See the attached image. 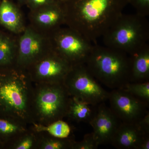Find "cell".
I'll use <instances>...</instances> for the list:
<instances>
[{"label": "cell", "mask_w": 149, "mask_h": 149, "mask_svg": "<svg viewBox=\"0 0 149 149\" xmlns=\"http://www.w3.org/2000/svg\"><path fill=\"white\" fill-rule=\"evenodd\" d=\"M127 0H62L65 24L95 43L123 13Z\"/></svg>", "instance_id": "1"}, {"label": "cell", "mask_w": 149, "mask_h": 149, "mask_svg": "<svg viewBox=\"0 0 149 149\" xmlns=\"http://www.w3.org/2000/svg\"><path fill=\"white\" fill-rule=\"evenodd\" d=\"M33 89L26 70L15 64L0 66V114L17 118L30 125Z\"/></svg>", "instance_id": "2"}, {"label": "cell", "mask_w": 149, "mask_h": 149, "mask_svg": "<svg viewBox=\"0 0 149 149\" xmlns=\"http://www.w3.org/2000/svg\"><path fill=\"white\" fill-rule=\"evenodd\" d=\"M85 64L98 82L113 90L130 83L129 56L122 51L95 44Z\"/></svg>", "instance_id": "3"}, {"label": "cell", "mask_w": 149, "mask_h": 149, "mask_svg": "<svg viewBox=\"0 0 149 149\" xmlns=\"http://www.w3.org/2000/svg\"><path fill=\"white\" fill-rule=\"evenodd\" d=\"M102 37L105 46L131 54L148 43L149 22L137 13H123Z\"/></svg>", "instance_id": "4"}, {"label": "cell", "mask_w": 149, "mask_h": 149, "mask_svg": "<svg viewBox=\"0 0 149 149\" xmlns=\"http://www.w3.org/2000/svg\"><path fill=\"white\" fill-rule=\"evenodd\" d=\"M70 97L63 83H34L32 123L47 125L63 119L66 116Z\"/></svg>", "instance_id": "5"}, {"label": "cell", "mask_w": 149, "mask_h": 149, "mask_svg": "<svg viewBox=\"0 0 149 149\" xmlns=\"http://www.w3.org/2000/svg\"><path fill=\"white\" fill-rule=\"evenodd\" d=\"M70 97L94 106L108 100L109 93L100 85L85 63L72 65L63 82Z\"/></svg>", "instance_id": "6"}, {"label": "cell", "mask_w": 149, "mask_h": 149, "mask_svg": "<svg viewBox=\"0 0 149 149\" xmlns=\"http://www.w3.org/2000/svg\"><path fill=\"white\" fill-rule=\"evenodd\" d=\"M48 35L53 50L72 66L85 63L93 45L79 32L61 27Z\"/></svg>", "instance_id": "7"}, {"label": "cell", "mask_w": 149, "mask_h": 149, "mask_svg": "<svg viewBox=\"0 0 149 149\" xmlns=\"http://www.w3.org/2000/svg\"><path fill=\"white\" fill-rule=\"evenodd\" d=\"M21 34L17 43L15 65L26 70L52 49L49 35L32 26L26 27Z\"/></svg>", "instance_id": "8"}, {"label": "cell", "mask_w": 149, "mask_h": 149, "mask_svg": "<svg viewBox=\"0 0 149 149\" xmlns=\"http://www.w3.org/2000/svg\"><path fill=\"white\" fill-rule=\"evenodd\" d=\"M72 66L52 49L26 70L33 83H63Z\"/></svg>", "instance_id": "9"}, {"label": "cell", "mask_w": 149, "mask_h": 149, "mask_svg": "<svg viewBox=\"0 0 149 149\" xmlns=\"http://www.w3.org/2000/svg\"><path fill=\"white\" fill-rule=\"evenodd\" d=\"M108 99L111 109L122 122H138L149 112V103L122 89L113 90Z\"/></svg>", "instance_id": "10"}, {"label": "cell", "mask_w": 149, "mask_h": 149, "mask_svg": "<svg viewBox=\"0 0 149 149\" xmlns=\"http://www.w3.org/2000/svg\"><path fill=\"white\" fill-rule=\"evenodd\" d=\"M119 120L104 103L98 105L95 114L89 124L93 127V135L99 146L111 143L121 123Z\"/></svg>", "instance_id": "11"}, {"label": "cell", "mask_w": 149, "mask_h": 149, "mask_svg": "<svg viewBox=\"0 0 149 149\" xmlns=\"http://www.w3.org/2000/svg\"><path fill=\"white\" fill-rule=\"evenodd\" d=\"M30 18L32 27L41 32L48 30L50 32L65 24L64 11L59 2L31 11Z\"/></svg>", "instance_id": "12"}, {"label": "cell", "mask_w": 149, "mask_h": 149, "mask_svg": "<svg viewBox=\"0 0 149 149\" xmlns=\"http://www.w3.org/2000/svg\"><path fill=\"white\" fill-rule=\"evenodd\" d=\"M149 136L138 123L121 122L115 134L111 144L120 149H141L144 139Z\"/></svg>", "instance_id": "13"}, {"label": "cell", "mask_w": 149, "mask_h": 149, "mask_svg": "<svg viewBox=\"0 0 149 149\" xmlns=\"http://www.w3.org/2000/svg\"><path fill=\"white\" fill-rule=\"evenodd\" d=\"M129 56L130 83L149 81V45L143 47Z\"/></svg>", "instance_id": "14"}, {"label": "cell", "mask_w": 149, "mask_h": 149, "mask_svg": "<svg viewBox=\"0 0 149 149\" xmlns=\"http://www.w3.org/2000/svg\"><path fill=\"white\" fill-rule=\"evenodd\" d=\"M29 125L17 118L0 114V143L4 149L28 130Z\"/></svg>", "instance_id": "15"}, {"label": "cell", "mask_w": 149, "mask_h": 149, "mask_svg": "<svg viewBox=\"0 0 149 149\" xmlns=\"http://www.w3.org/2000/svg\"><path fill=\"white\" fill-rule=\"evenodd\" d=\"M0 23L15 34H21L26 28L20 10L8 0L0 4Z\"/></svg>", "instance_id": "16"}, {"label": "cell", "mask_w": 149, "mask_h": 149, "mask_svg": "<svg viewBox=\"0 0 149 149\" xmlns=\"http://www.w3.org/2000/svg\"><path fill=\"white\" fill-rule=\"evenodd\" d=\"M97 106L70 96L66 117L76 122L89 123L95 114Z\"/></svg>", "instance_id": "17"}, {"label": "cell", "mask_w": 149, "mask_h": 149, "mask_svg": "<svg viewBox=\"0 0 149 149\" xmlns=\"http://www.w3.org/2000/svg\"><path fill=\"white\" fill-rule=\"evenodd\" d=\"M17 44L10 37L0 34V66L15 64Z\"/></svg>", "instance_id": "18"}, {"label": "cell", "mask_w": 149, "mask_h": 149, "mask_svg": "<svg viewBox=\"0 0 149 149\" xmlns=\"http://www.w3.org/2000/svg\"><path fill=\"white\" fill-rule=\"evenodd\" d=\"M30 125V128L36 132H46L51 136L60 139L68 138L71 132L70 126L63 119L56 120L47 125L36 123H32Z\"/></svg>", "instance_id": "19"}, {"label": "cell", "mask_w": 149, "mask_h": 149, "mask_svg": "<svg viewBox=\"0 0 149 149\" xmlns=\"http://www.w3.org/2000/svg\"><path fill=\"white\" fill-rule=\"evenodd\" d=\"M37 133V149H72L74 141L70 137L60 139L51 136L46 132Z\"/></svg>", "instance_id": "20"}, {"label": "cell", "mask_w": 149, "mask_h": 149, "mask_svg": "<svg viewBox=\"0 0 149 149\" xmlns=\"http://www.w3.org/2000/svg\"><path fill=\"white\" fill-rule=\"evenodd\" d=\"M38 133L29 127L7 147L8 149H37Z\"/></svg>", "instance_id": "21"}, {"label": "cell", "mask_w": 149, "mask_h": 149, "mask_svg": "<svg viewBox=\"0 0 149 149\" xmlns=\"http://www.w3.org/2000/svg\"><path fill=\"white\" fill-rule=\"evenodd\" d=\"M121 89L142 100L149 103V81L139 83H129Z\"/></svg>", "instance_id": "22"}, {"label": "cell", "mask_w": 149, "mask_h": 149, "mask_svg": "<svg viewBox=\"0 0 149 149\" xmlns=\"http://www.w3.org/2000/svg\"><path fill=\"white\" fill-rule=\"evenodd\" d=\"M99 146L92 132L86 134L82 141L79 142L74 141L72 149H96Z\"/></svg>", "instance_id": "23"}, {"label": "cell", "mask_w": 149, "mask_h": 149, "mask_svg": "<svg viewBox=\"0 0 149 149\" xmlns=\"http://www.w3.org/2000/svg\"><path fill=\"white\" fill-rule=\"evenodd\" d=\"M128 4H130L135 9L136 13L142 16L146 17L149 15V0H127Z\"/></svg>", "instance_id": "24"}, {"label": "cell", "mask_w": 149, "mask_h": 149, "mask_svg": "<svg viewBox=\"0 0 149 149\" xmlns=\"http://www.w3.org/2000/svg\"><path fill=\"white\" fill-rule=\"evenodd\" d=\"M27 1L31 11L36 10L58 2L56 0H27Z\"/></svg>", "instance_id": "25"}, {"label": "cell", "mask_w": 149, "mask_h": 149, "mask_svg": "<svg viewBox=\"0 0 149 149\" xmlns=\"http://www.w3.org/2000/svg\"><path fill=\"white\" fill-rule=\"evenodd\" d=\"M140 127L146 133H149V113H148L142 119L138 121Z\"/></svg>", "instance_id": "26"}, {"label": "cell", "mask_w": 149, "mask_h": 149, "mask_svg": "<svg viewBox=\"0 0 149 149\" xmlns=\"http://www.w3.org/2000/svg\"><path fill=\"white\" fill-rule=\"evenodd\" d=\"M141 149H149V136L146 137L143 141Z\"/></svg>", "instance_id": "27"}, {"label": "cell", "mask_w": 149, "mask_h": 149, "mask_svg": "<svg viewBox=\"0 0 149 149\" xmlns=\"http://www.w3.org/2000/svg\"><path fill=\"white\" fill-rule=\"evenodd\" d=\"M4 149V147L0 143V149Z\"/></svg>", "instance_id": "28"}, {"label": "cell", "mask_w": 149, "mask_h": 149, "mask_svg": "<svg viewBox=\"0 0 149 149\" xmlns=\"http://www.w3.org/2000/svg\"><path fill=\"white\" fill-rule=\"evenodd\" d=\"M56 1L58 2L61 3L62 1V0H56Z\"/></svg>", "instance_id": "29"}, {"label": "cell", "mask_w": 149, "mask_h": 149, "mask_svg": "<svg viewBox=\"0 0 149 149\" xmlns=\"http://www.w3.org/2000/svg\"><path fill=\"white\" fill-rule=\"evenodd\" d=\"M20 1H27V0H19Z\"/></svg>", "instance_id": "30"}]
</instances>
